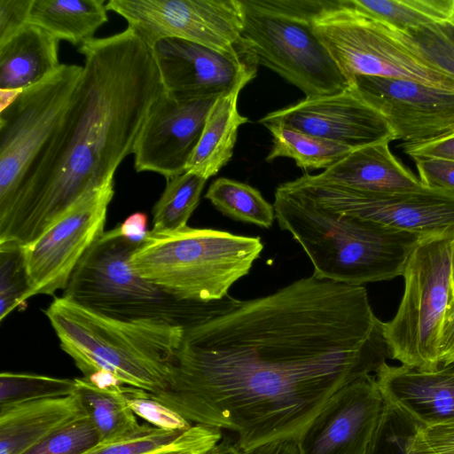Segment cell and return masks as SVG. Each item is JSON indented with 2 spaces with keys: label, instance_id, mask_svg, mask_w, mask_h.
<instances>
[{
  "label": "cell",
  "instance_id": "1",
  "mask_svg": "<svg viewBox=\"0 0 454 454\" xmlns=\"http://www.w3.org/2000/svg\"><path fill=\"white\" fill-rule=\"evenodd\" d=\"M364 286L300 278L184 329L153 400L241 450L298 438L330 396L390 357Z\"/></svg>",
  "mask_w": 454,
  "mask_h": 454
},
{
  "label": "cell",
  "instance_id": "2",
  "mask_svg": "<svg viewBox=\"0 0 454 454\" xmlns=\"http://www.w3.org/2000/svg\"><path fill=\"white\" fill-rule=\"evenodd\" d=\"M78 52L84 65L72 101L0 215V242L29 244L84 194L114 181L164 89L152 48L129 27Z\"/></svg>",
  "mask_w": 454,
  "mask_h": 454
},
{
  "label": "cell",
  "instance_id": "3",
  "mask_svg": "<svg viewBox=\"0 0 454 454\" xmlns=\"http://www.w3.org/2000/svg\"><path fill=\"white\" fill-rule=\"evenodd\" d=\"M276 219L301 245L317 278L352 286L402 276L422 236L336 212L290 190L275 191Z\"/></svg>",
  "mask_w": 454,
  "mask_h": 454
},
{
  "label": "cell",
  "instance_id": "4",
  "mask_svg": "<svg viewBox=\"0 0 454 454\" xmlns=\"http://www.w3.org/2000/svg\"><path fill=\"white\" fill-rule=\"evenodd\" d=\"M43 312L83 377L104 371L151 394L168 387L184 328L108 317L64 296L55 297Z\"/></svg>",
  "mask_w": 454,
  "mask_h": 454
},
{
  "label": "cell",
  "instance_id": "5",
  "mask_svg": "<svg viewBox=\"0 0 454 454\" xmlns=\"http://www.w3.org/2000/svg\"><path fill=\"white\" fill-rule=\"evenodd\" d=\"M140 244L121 236L116 226L105 231L77 264L62 296L108 317L184 329L240 303L231 295L207 303L181 300L145 280L129 264Z\"/></svg>",
  "mask_w": 454,
  "mask_h": 454
},
{
  "label": "cell",
  "instance_id": "6",
  "mask_svg": "<svg viewBox=\"0 0 454 454\" xmlns=\"http://www.w3.org/2000/svg\"><path fill=\"white\" fill-rule=\"evenodd\" d=\"M260 237L207 228L171 232L148 231L129 258L131 269L165 292L185 301L226 298L260 257Z\"/></svg>",
  "mask_w": 454,
  "mask_h": 454
},
{
  "label": "cell",
  "instance_id": "7",
  "mask_svg": "<svg viewBox=\"0 0 454 454\" xmlns=\"http://www.w3.org/2000/svg\"><path fill=\"white\" fill-rule=\"evenodd\" d=\"M404 291L395 317L382 323L390 357L424 371L440 367L439 340L454 299V239L423 238L404 270Z\"/></svg>",
  "mask_w": 454,
  "mask_h": 454
},
{
  "label": "cell",
  "instance_id": "8",
  "mask_svg": "<svg viewBox=\"0 0 454 454\" xmlns=\"http://www.w3.org/2000/svg\"><path fill=\"white\" fill-rule=\"evenodd\" d=\"M312 27L348 82L356 75H371L454 91V79L425 59L401 33L357 11L350 0L324 12Z\"/></svg>",
  "mask_w": 454,
  "mask_h": 454
},
{
  "label": "cell",
  "instance_id": "9",
  "mask_svg": "<svg viewBox=\"0 0 454 454\" xmlns=\"http://www.w3.org/2000/svg\"><path fill=\"white\" fill-rule=\"evenodd\" d=\"M243 28L237 49L251 65H261L299 88L305 98L340 92L349 87L314 32L312 22L258 8L241 0Z\"/></svg>",
  "mask_w": 454,
  "mask_h": 454
},
{
  "label": "cell",
  "instance_id": "10",
  "mask_svg": "<svg viewBox=\"0 0 454 454\" xmlns=\"http://www.w3.org/2000/svg\"><path fill=\"white\" fill-rule=\"evenodd\" d=\"M83 66L62 64L0 111V215L12 202L28 168L60 124Z\"/></svg>",
  "mask_w": 454,
  "mask_h": 454
},
{
  "label": "cell",
  "instance_id": "11",
  "mask_svg": "<svg viewBox=\"0 0 454 454\" xmlns=\"http://www.w3.org/2000/svg\"><path fill=\"white\" fill-rule=\"evenodd\" d=\"M284 184L336 212L423 238L454 239V192L450 191L423 186L412 191L368 192L317 182L307 173Z\"/></svg>",
  "mask_w": 454,
  "mask_h": 454
},
{
  "label": "cell",
  "instance_id": "12",
  "mask_svg": "<svg viewBox=\"0 0 454 454\" xmlns=\"http://www.w3.org/2000/svg\"><path fill=\"white\" fill-rule=\"evenodd\" d=\"M106 6L151 48L160 40L178 38L223 54L239 55L241 0H109Z\"/></svg>",
  "mask_w": 454,
  "mask_h": 454
},
{
  "label": "cell",
  "instance_id": "13",
  "mask_svg": "<svg viewBox=\"0 0 454 454\" xmlns=\"http://www.w3.org/2000/svg\"><path fill=\"white\" fill-rule=\"evenodd\" d=\"M114 180L84 194L37 239L23 246L28 299L66 289L77 264L105 233Z\"/></svg>",
  "mask_w": 454,
  "mask_h": 454
},
{
  "label": "cell",
  "instance_id": "14",
  "mask_svg": "<svg viewBox=\"0 0 454 454\" xmlns=\"http://www.w3.org/2000/svg\"><path fill=\"white\" fill-rule=\"evenodd\" d=\"M349 83L386 119L395 140L419 144L454 132V91L371 75H356Z\"/></svg>",
  "mask_w": 454,
  "mask_h": 454
},
{
  "label": "cell",
  "instance_id": "15",
  "mask_svg": "<svg viewBox=\"0 0 454 454\" xmlns=\"http://www.w3.org/2000/svg\"><path fill=\"white\" fill-rule=\"evenodd\" d=\"M218 97L192 98L165 89L153 103L137 140L134 168L166 179L185 172Z\"/></svg>",
  "mask_w": 454,
  "mask_h": 454
},
{
  "label": "cell",
  "instance_id": "16",
  "mask_svg": "<svg viewBox=\"0 0 454 454\" xmlns=\"http://www.w3.org/2000/svg\"><path fill=\"white\" fill-rule=\"evenodd\" d=\"M383 406L374 374L344 385L298 436L299 454H367Z\"/></svg>",
  "mask_w": 454,
  "mask_h": 454
},
{
  "label": "cell",
  "instance_id": "17",
  "mask_svg": "<svg viewBox=\"0 0 454 454\" xmlns=\"http://www.w3.org/2000/svg\"><path fill=\"white\" fill-rule=\"evenodd\" d=\"M258 122H279L353 150L395 140L386 119L351 85L338 93L305 98L267 114Z\"/></svg>",
  "mask_w": 454,
  "mask_h": 454
},
{
  "label": "cell",
  "instance_id": "18",
  "mask_svg": "<svg viewBox=\"0 0 454 454\" xmlns=\"http://www.w3.org/2000/svg\"><path fill=\"white\" fill-rule=\"evenodd\" d=\"M152 50L164 89L180 97H219L256 74V67L240 55L178 38L160 40Z\"/></svg>",
  "mask_w": 454,
  "mask_h": 454
},
{
  "label": "cell",
  "instance_id": "19",
  "mask_svg": "<svg viewBox=\"0 0 454 454\" xmlns=\"http://www.w3.org/2000/svg\"><path fill=\"white\" fill-rule=\"evenodd\" d=\"M374 376L384 400L422 426L454 421V364L424 371L385 362Z\"/></svg>",
  "mask_w": 454,
  "mask_h": 454
},
{
  "label": "cell",
  "instance_id": "20",
  "mask_svg": "<svg viewBox=\"0 0 454 454\" xmlns=\"http://www.w3.org/2000/svg\"><path fill=\"white\" fill-rule=\"evenodd\" d=\"M317 182L368 192L412 191L424 185L391 153L389 142H380L350 152L317 175Z\"/></svg>",
  "mask_w": 454,
  "mask_h": 454
},
{
  "label": "cell",
  "instance_id": "21",
  "mask_svg": "<svg viewBox=\"0 0 454 454\" xmlns=\"http://www.w3.org/2000/svg\"><path fill=\"white\" fill-rule=\"evenodd\" d=\"M84 413L74 394L0 404V454H22Z\"/></svg>",
  "mask_w": 454,
  "mask_h": 454
},
{
  "label": "cell",
  "instance_id": "22",
  "mask_svg": "<svg viewBox=\"0 0 454 454\" xmlns=\"http://www.w3.org/2000/svg\"><path fill=\"white\" fill-rule=\"evenodd\" d=\"M59 41L27 23L0 43V89L25 90L53 74L62 65Z\"/></svg>",
  "mask_w": 454,
  "mask_h": 454
},
{
  "label": "cell",
  "instance_id": "23",
  "mask_svg": "<svg viewBox=\"0 0 454 454\" xmlns=\"http://www.w3.org/2000/svg\"><path fill=\"white\" fill-rule=\"evenodd\" d=\"M247 82H242L217 98L207 114L185 172L194 173L207 180L231 159L239 128L248 121L238 109L239 92Z\"/></svg>",
  "mask_w": 454,
  "mask_h": 454
},
{
  "label": "cell",
  "instance_id": "24",
  "mask_svg": "<svg viewBox=\"0 0 454 454\" xmlns=\"http://www.w3.org/2000/svg\"><path fill=\"white\" fill-rule=\"evenodd\" d=\"M105 0H33L27 23L59 40L82 45L108 21Z\"/></svg>",
  "mask_w": 454,
  "mask_h": 454
},
{
  "label": "cell",
  "instance_id": "25",
  "mask_svg": "<svg viewBox=\"0 0 454 454\" xmlns=\"http://www.w3.org/2000/svg\"><path fill=\"white\" fill-rule=\"evenodd\" d=\"M74 395L91 419L101 444L132 437L143 432L148 425H140L127 402L130 387L99 388L87 378H75Z\"/></svg>",
  "mask_w": 454,
  "mask_h": 454
},
{
  "label": "cell",
  "instance_id": "26",
  "mask_svg": "<svg viewBox=\"0 0 454 454\" xmlns=\"http://www.w3.org/2000/svg\"><path fill=\"white\" fill-rule=\"evenodd\" d=\"M263 126L272 136V147L266 157L267 161L286 157L294 160L303 169H326L353 151L346 145L279 122L264 123Z\"/></svg>",
  "mask_w": 454,
  "mask_h": 454
},
{
  "label": "cell",
  "instance_id": "27",
  "mask_svg": "<svg viewBox=\"0 0 454 454\" xmlns=\"http://www.w3.org/2000/svg\"><path fill=\"white\" fill-rule=\"evenodd\" d=\"M351 5L399 33L454 17V0H350Z\"/></svg>",
  "mask_w": 454,
  "mask_h": 454
},
{
  "label": "cell",
  "instance_id": "28",
  "mask_svg": "<svg viewBox=\"0 0 454 454\" xmlns=\"http://www.w3.org/2000/svg\"><path fill=\"white\" fill-rule=\"evenodd\" d=\"M223 215L245 223L270 228L276 219L274 206L255 188L232 179H215L205 194Z\"/></svg>",
  "mask_w": 454,
  "mask_h": 454
},
{
  "label": "cell",
  "instance_id": "29",
  "mask_svg": "<svg viewBox=\"0 0 454 454\" xmlns=\"http://www.w3.org/2000/svg\"><path fill=\"white\" fill-rule=\"evenodd\" d=\"M166 187L153 207L155 232H171L187 226L200 202L207 179L191 172L166 179Z\"/></svg>",
  "mask_w": 454,
  "mask_h": 454
},
{
  "label": "cell",
  "instance_id": "30",
  "mask_svg": "<svg viewBox=\"0 0 454 454\" xmlns=\"http://www.w3.org/2000/svg\"><path fill=\"white\" fill-rule=\"evenodd\" d=\"M421 424L384 400L367 454H434L420 435Z\"/></svg>",
  "mask_w": 454,
  "mask_h": 454
},
{
  "label": "cell",
  "instance_id": "31",
  "mask_svg": "<svg viewBox=\"0 0 454 454\" xmlns=\"http://www.w3.org/2000/svg\"><path fill=\"white\" fill-rule=\"evenodd\" d=\"M74 392V379L27 372L0 374V404L64 397Z\"/></svg>",
  "mask_w": 454,
  "mask_h": 454
},
{
  "label": "cell",
  "instance_id": "32",
  "mask_svg": "<svg viewBox=\"0 0 454 454\" xmlns=\"http://www.w3.org/2000/svg\"><path fill=\"white\" fill-rule=\"evenodd\" d=\"M30 283L24 247L14 241L0 242V320L27 306Z\"/></svg>",
  "mask_w": 454,
  "mask_h": 454
},
{
  "label": "cell",
  "instance_id": "33",
  "mask_svg": "<svg viewBox=\"0 0 454 454\" xmlns=\"http://www.w3.org/2000/svg\"><path fill=\"white\" fill-rule=\"evenodd\" d=\"M401 34L425 59L454 79V17Z\"/></svg>",
  "mask_w": 454,
  "mask_h": 454
},
{
  "label": "cell",
  "instance_id": "34",
  "mask_svg": "<svg viewBox=\"0 0 454 454\" xmlns=\"http://www.w3.org/2000/svg\"><path fill=\"white\" fill-rule=\"evenodd\" d=\"M98 442V432L85 412L22 454H82Z\"/></svg>",
  "mask_w": 454,
  "mask_h": 454
},
{
  "label": "cell",
  "instance_id": "35",
  "mask_svg": "<svg viewBox=\"0 0 454 454\" xmlns=\"http://www.w3.org/2000/svg\"><path fill=\"white\" fill-rule=\"evenodd\" d=\"M183 432L148 427L132 437L109 443H98L82 454H148L174 442Z\"/></svg>",
  "mask_w": 454,
  "mask_h": 454
},
{
  "label": "cell",
  "instance_id": "36",
  "mask_svg": "<svg viewBox=\"0 0 454 454\" xmlns=\"http://www.w3.org/2000/svg\"><path fill=\"white\" fill-rule=\"evenodd\" d=\"M127 402L136 416L142 418L153 427L184 432L192 426L176 411L149 397L146 391L130 387L127 393Z\"/></svg>",
  "mask_w": 454,
  "mask_h": 454
},
{
  "label": "cell",
  "instance_id": "37",
  "mask_svg": "<svg viewBox=\"0 0 454 454\" xmlns=\"http://www.w3.org/2000/svg\"><path fill=\"white\" fill-rule=\"evenodd\" d=\"M224 436L219 428L192 425L174 442L148 454H213Z\"/></svg>",
  "mask_w": 454,
  "mask_h": 454
},
{
  "label": "cell",
  "instance_id": "38",
  "mask_svg": "<svg viewBox=\"0 0 454 454\" xmlns=\"http://www.w3.org/2000/svg\"><path fill=\"white\" fill-rule=\"evenodd\" d=\"M254 6L285 16L312 22L340 0H250Z\"/></svg>",
  "mask_w": 454,
  "mask_h": 454
},
{
  "label": "cell",
  "instance_id": "39",
  "mask_svg": "<svg viewBox=\"0 0 454 454\" xmlns=\"http://www.w3.org/2000/svg\"><path fill=\"white\" fill-rule=\"evenodd\" d=\"M412 160L424 186L454 192V160L421 156Z\"/></svg>",
  "mask_w": 454,
  "mask_h": 454
},
{
  "label": "cell",
  "instance_id": "40",
  "mask_svg": "<svg viewBox=\"0 0 454 454\" xmlns=\"http://www.w3.org/2000/svg\"><path fill=\"white\" fill-rule=\"evenodd\" d=\"M33 0H0V43L27 24Z\"/></svg>",
  "mask_w": 454,
  "mask_h": 454
},
{
  "label": "cell",
  "instance_id": "41",
  "mask_svg": "<svg viewBox=\"0 0 454 454\" xmlns=\"http://www.w3.org/2000/svg\"><path fill=\"white\" fill-rule=\"evenodd\" d=\"M399 146L410 157H433L454 160V132L436 140L410 144L402 142Z\"/></svg>",
  "mask_w": 454,
  "mask_h": 454
},
{
  "label": "cell",
  "instance_id": "42",
  "mask_svg": "<svg viewBox=\"0 0 454 454\" xmlns=\"http://www.w3.org/2000/svg\"><path fill=\"white\" fill-rule=\"evenodd\" d=\"M419 433L434 454H454V421L430 427L421 425Z\"/></svg>",
  "mask_w": 454,
  "mask_h": 454
},
{
  "label": "cell",
  "instance_id": "43",
  "mask_svg": "<svg viewBox=\"0 0 454 454\" xmlns=\"http://www.w3.org/2000/svg\"><path fill=\"white\" fill-rule=\"evenodd\" d=\"M438 353L440 367L454 364V299L447 310L442 325Z\"/></svg>",
  "mask_w": 454,
  "mask_h": 454
},
{
  "label": "cell",
  "instance_id": "44",
  "mask_svg": "<svg viewBox=\"0 0 454 454\" xmlns=\"http://www.w3.org/2000/svg\"><path fill=\"white\" fill-rule=\"evenodd\" d=\"M148 217L143 212H136L129 215L121 224L116 227L121 236L129 240L140 244L145 239L147 231Z\"/></svg>",
  "mask_w": 454,
  "mask_h": 454
},
{
  "label": "cell",
  "instance_id": "45",
  "mask_svg": "<svg viewBox=\"0 0 454 454\" xmlns=\"http://www.w3.org/2000/svg\"><path fill=\"white\" fill-rule=\"evenodd\" d=\"M240 454H299L297 439L290 437L272 441L249 450H240Z\"/></svg>",
  "mask_w": 454,
  "mask_h": 454
},
{
  "label": "cell",
  "instance_id": "46",
  "mask_svg": "<svg viewBox=\"0 0 454 454\" xmlns=\"http://www.w3.org/2000/svg\"><path fill=\"white\" fill-rule=\"evenodd\" d=\"M23 90H2L0 89V111L8 107Z\"/></svg>",
  "mask_w": 454,
  "mask_h": 454
}]
</instances>
